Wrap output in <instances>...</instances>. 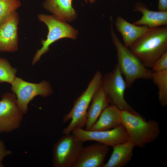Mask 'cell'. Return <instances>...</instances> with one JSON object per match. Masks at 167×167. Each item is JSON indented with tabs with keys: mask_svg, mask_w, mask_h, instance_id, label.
Returning <instances> with one entry per match:
<instances>
[{
	"mask_svg": "<svg viewBox=\"0 0 167 167\" xmlns=\"http://www.w3.org/2000/svg\"><path fill=\"white\" fill-rule=\"evenodd\" d=\"M11 85V90L16 96L17 105L24 114L27 113L28 105L35 97L40 95L46 97L53 93L50 84L46 81L32 83L15 77Z\"/></svg>",
	"mask_w": 167,
	"mask_h": 167,
	"instance_id": "cell-8",
	"label": "cell"
},
{
	"mask_svg": "<svg viewBox=\"0 0 167 167\" xmlns=\"http://www.w3.org/2000/svg\"><path fill=\"white\" fill-rule=\"evenodd\" d=\"M135 147L133 144L129 141L114 146L109 160L103 167H123L126 166L132 159Z\"/></svg>",
	"mask_w": 167,
	"mask_h": 167,
	"instance_id": "cell-17",
	"label": "cell"
},
{
	"mask_svg": "<svg viewBox=\"0 0 167 167\" xmlns=\"http://www.w3.org/2000/svg\"><path fill=\"white\" fill-rule=\"evenodd\" d=\"M123 76L117 64L112 71L102 77L101 86L110 105L116 106L121 110L136 113L125 99V91L127 87Z\"/></svg>",
	"mask_w": 167,
	"mask_h": 167,
	"instance_id": "cell-6",
	"label": "cell"
},
{
	"mask_svg": "<svg viewBox=\"0 0 167 167\" xmlns=\"http://www.w3.org/2000/svg\"><path fill=\"white\" fill-rule=\"evenodd\" d=\"M115 25L117 30L122 36L123 44L128 48L149 28L145 26H138L130 23L120 16L116 18Z\"/></svg>",
	"mask_w": 167,
	"mask_h": 167,
	"instance_id": "cell-14",
	"label": "cell"
},
{
	"mask_svg": "<svg viewBox=\"0 0 167 167\" xmlns=\"http://www.w3.org/2000/svg\"><path fill=\"white\" fill-rule=\"evenodd\" d=\"M0 100V133L11 132L20 126L24 114L18 107L15 93L6 92Z\"/></svg>",
	"mask_w": 167,
	"mask_h": 167,
	"instance_id": "cell-10",
	"label": "cell"
},
{
	"mask_svg": "<svg viewBox=\"0 0 167 167\" xmlns=\"http://www.w3.org/2000/svg\"><path fill=\"white\" fill-rule=\"evenodd\" d=\"M111 19V32L112 41L117 51V64L124 77L127 88L131 87L134 82L139 79H152L153 71L145 67L129 48L122 42L114 31L112 18Z\"/></svg>",
	"mask_w": 167,
	"mask_h": 167,
	"instance_id": "cell-3",
	"label": "cell"
},
{
	"mask_svg": "<svg viewBox=\"0 0 167 167\" xmlns=\"http://www.w3.org/2000/svg\"><path fill=\"white\" fill-rule=\"evenodd\" d=\"M86 2H87L88 1H89L90 3H92L94 2L95 0H84Z\"/></svg>",
	"mask_w": 167,
	"mask_h": 167,
	"instance_id": "cell-25",
	"label": "cell"
},
{
	"mask_svg": "<svg viewBox=\"0 0 167 167\" xmlns=\"http://www.w3.org/2000/svg\"><path fill=\"white\" fill-rule=\"evenodd\" d=\"M135 11L141 13L142 15L133 24L138 26H145L149 28L167 26V11H153L149 10L144 4L137 2L134 6Z\"/></svg>",
	"mask_w": 167,
	"mask_h": 167,
	"instance_id": "cell-13",
	"label": "cell"
},
{
	"mask_svg": "<svg viewBox=\"0 0 167 167\" xmlns=\"http://www.w3.org/2000/svg\"><path fill=\"white\" fill-rule=\"evenodd\" d=\"M86 116L85 129L90 130L95 123L102 111L109 105L106 95L101 87L94 95Z\"/></svg>",
	"mask_w": 167,
	"mask_h": 167,
	"instance_id": "cell-18",
	"label": "cell"
},
{
	"mask_svg": "<svg viewBox=\"0 0 167 167\" xmlns=\"http://www.w3.org/2000/svg\"><path fill=\"white\" fill-rule=\"evenodd\" d=\"M17 70L13 68L6 59L0 58V83L11 84L14 80Z\"/></svg>",
	"mask_w": 167,
	"mask_h": 167,
	"instance_id": "cell-21",
	"label": "cell"
},
{
	"mask_svg": "<svg viewBox=\"0 0 167 167\" xmlns=\"http://www.w3.org/2000/svg\"><path fill=\"white\" fill-rule=\"evenodd\" d=\"M152 79L157 87L158 100L161 105H167V70L159 72H153Z\"/></svg>",
	"mask_w": 167,
	"mask_h": 167,
	"instance_id": "cell-19",
	"label": "cell"
},
{
	"mask_svg": "<svg viewBox=\"0 0 167 167\" xmlns=\"http://www.w3.org/2000/svg\"><path fill=\"white\" fill-rule=\"evenodd\" d=\"M38 18L39 21L46 25L48 32L46 39L41 41L42 47L37 50L33 57V65L35 64L43 54L49 51V47L52 44L64 38L75 39L78 33V31L70 25L54 15L40 14Z\"/></svg>",
	"mask_w": 167,
	"mask_h": 167,
	"instance_id": "cell-5",
	"label": "cell"
},
{
	"mask_svg": "<svg viewBox=\"0 0 167 167\" xmlns=\"http://www.w3.org/2000/svg\"><path fill=\"white\" fill-rule=\"evenodd\" d=\"M71 133L83 143L93 141L108 147H113L128 141L126 132L122 125L111 129L104 131L86 130L78 128L73 130Z\"/></svg>",
	"mask_w": 167,
	"mask_h": 167,
	"instance_id": "cell-9",
	"label": "cell"
},
{
	"mask_svg": "<svg viewBox=\"0 0 167 167\" xmlns=\"http://www.w3.org/2000/svg\"><path fill=\"white\" fill-rule=\"evenodd\" d=\"M122 125L126 132L128 141L134 146L143 147L153 142L160 132L158 123L155 120L146 121L137 113L121 110Z\"/></svg>",
	"mask_w": 167,
	"mask_h": 167,
	"instance_id": "cell-2",
	"label": "cell"
},
{
	"mask_svg": "<svg viewBox=\"0 0 167 167\" xmlns=\"http://www.w3.org/2000/svg\"><path fill=\"white\" fill-rule=\"evenodd\" d=\"M83 143L72 133L64 135L53 147V166L73 167L84 146Z\"/></svg>",
	"mask_w": 167,
	"mask_h": 167,
	"instance_id": "cell-7",
	"label": "cell"
},
{
	"mask_svg": "<svg viewBox=\"0 0 167 167\" xmlns=\"http://www.w3.org/2000/svg\"><path fill=\"white\" fill-rule=\"evenodd\" d=\"M21 5L19 0H0V26Z\"/></svg>",
	"mask_w": 167,
	"mask_h": 167,
	"instance_id": "cell-20",
	"label": "cell"
},
{
	"mask_svg": "<svg viewBox=\"0 0 167 167\" xmlns=\"http://www.w3.org/2000/svg\"><path fill=\"white\" fill-rule=\"evenodd\" d=\"M158 7L159 11H167V0H159Z\"/></svg>",
	"mask_w": 167,
	"mask_h": 167,
	"instance_id": "cell-24",
	"label": "cell"
},
{
	"mask_svg": "<svg viewBox=\"0 0 167 167\" xmlns=\"http://www.w3.org/2000/svg\"><path fill=\"white\" fill-rule=\"evenodd\" d=\"M109 149L97 142L83 146L73 167H103Z\"/></svg>",
	"mask_w": 167,
	"mask_h": 167,
	"instance_id": "cell-12",
	"label": "cell"
},
{
	"mask_svg": "<svg viewBox=\"0 0 167 167\" xmlns=\"http://www.w3.org/2000/svg\"><path fill=\"white\" fill-rule=\"evenodd\" d=\"M19 19L16 11L0 26V52H12L17 50Z\"/></svg>",
	"mask_w": 167,
	"mask_h": 167,
	"instance_id": "cell-11",
	"label": "cell"
},
{
	"mask_svg": "<svg viewBox=\"0 0 167 167\" xmlns=\"http://www.w3.org/2000/svg\"><path fill=\"white\" fill-rule=\"evenodd\" d=\"M152 68V71L155 72L167 70V52L155 62Z\"/></svg>",
	"mask_w": 167,
	"mask_h": 167,
	"instance_id": "cell-22",
	"label": "cell"
},
{
	"mask_svg": "<svg viewBox=\"0 0 167 167\" xmlns=\"http://www.w3.org/2000/svg\"><path fill=\"white\" fill-rule=\"evenodd\" d=\"M147 68L167 52V27L149 28L129 47Z\"/></svg>",
	"mask_w": 167,
	"mask_h": 167,
	"instance_id": "cell-1",
	"label": "cell"
},
{
	"mask_svg": "<svg viewBox=\"0 0 167 167\" xmlns=\"http://www.w3.org/2000/svg\"><path fill=\"white\" fill-rule=\"evenodd\" d=\"M121 125V110L116 106L110 105L102 111L90 130H109Z\"/></svg>",
	"mask_w": 167,
	"mask_h": 167,
	"instance_id": "cell-15",
	"label": "cell"
},
{
	"mask_svg": "<svg viewBox=\"0 0 167 167\" xmlns=\"http://www.w3.org/2000/svg\"><path fill=\"white\" fill-rule=\"evenodd\" d=\"M102 77L100 71L96 73L86 89L75 101L71 110L63 117L64 123L71 120L63 130V135L71 134L74 129L85 126L88 110L94 95L101 87Z\"/></svg>",
	"mask_w": 167,
	"mask_h": 167,
	"instance_id": "cell-4",
	"label": "cell"
},
{
	"mask_svg": "<svg viewBox=\"0 0 167 167\" xmlns=\"http://www.w3.org/2000/svg\"><path fill=\"white\" fill-rule=\"evenodd\" d=\"M12 152L6 148L4 143L0 140V167H4L2 161L5 157L11 154Z\"/></svg>",
	"mask_w": 167,
	"mask_h": 167,
	"instance_id": "cell-23",
	"label": "cell"
},
{
	"mask_svg": "<svg viewBox=\"0 0 167 167\" xmlns=\"http://www.w3.org/2000/svg\"><path fill=\"white\" fill-rule=\"evenodd\" d=\"M72 0H46L44 7L53 15L64 21H71L77 17L72 6Z\"/></svg>",
	"mask_w": 167,
	"mask_h": 167,
	"instance_id": "cell-16",
	"label": "cell"
}]
</instances>
